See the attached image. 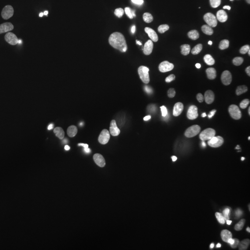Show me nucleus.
<instances>
[{
	"label": "nucleus",
	"mask_w": 250,
	"mask_h": 250,
	"mask_svg": "<svg viewBox=\"0 0 250 250\" xmlns=\"http://www.w3.org/2000/svg\"><path fill=\"white\" fill-rule=\"evenodd\" d=\"M28 20L21 10H13L6 17L3 23V33L9 39H16L27 30Z\"/></svg>",
	"instance_id": "2"
},
{
	"label": "nucleus",
	"mask_w": 250,
	"mask_h": 250,
	"mask_svg": "<svg viewBox=\"0 0 250 250\" xmlns=\"http://www.w3.org/2000/svg\"><path fill=\"white\" fill-rule=\"evenodd\" d=\"M42 84H43L42 81L37 80V82H36V85H37V86H42Z\"/></svg>",
	"instance_id": "9"
},
{
	"label": "nucleus",
	"mask_w": 250,
	"mask_h": 250,
	"mask_svg": "<svg viewBox=\"0 0 250 250\" xmlns=\"http://www.w3.org/2000/svg\"><path fill=\"white\" fill-rule=\"evenodd\" d=\"M99 250H107V249H105V248H101V249H99Z\"/></svg>",
	"instance_id": "10"
},
{
	"label": "nucleus",
	"mask_w": 250,
	"mask_h": 250,
	"mask_svg": "<svg viewBox=\"0 0 250 250\" xmlns=\"http://www.w3.org/2000/svg\"><path fill=\"white\" fill-rule=\"evenodd\" d=\"M233 250L231 241L230 240H224L221 245V250Z\"/></svg>",
	"instance_id": "6"
},
{
	"label": "nucleus",
	"mask_w": 250,
	"mask_h": 250,
	"mask_svg": "<svg viewBox=\"0 0 250 250\" xmlns=\"http://www.w3.org/2000/svg\"><path fill=\"white\" fill-rule=\"evenodd\" d=\"M9 79L17 87L26 91L36 87L37 82L34 72L21 64L15 65L10 70Z\"/></svg>",
	"instance_id": "3"
},
{
	"label": "nucleus",
	"mask_w": 250,
	"mask_h": 250,
	"mask_svg": "<svg viewBox=\"0 0 250 250\" xmlns=\"http://www.w3.org/2000/svg\"></svg>",
	"instance_id": "11"
},
{
	"label": "nucleus",
	"mask_w": 250,
	"mask_h": 250,
	"mask_svg": "<svg viewBox=\"0 0 250 250\" xmlns=\"http://www.w3.org/2000/svg\"><path fill=\"white\" fill-rule=\"evenodd\" d=\"M97 27V22L96 21H90L89 23L87 24V29L90 31H94Z\"/></svg>",
	"instance_id": "7"
},
{
	"label": "nucleus",
	"mask_w": 250,
	"mask_h": 250,
	"mask_svg": "<svg viewBox=\"0 0 250 250\" xmlns=\"http://www.w3.org/2000/svg\"><path fill=\"white\" fill-rule=\"evenodd\" d=\"M26 49L19 45H11L0 49V68L21 62L27 59Z\"/></svg>",
	"instance_id": "4"
},
{
	"label": "nucleus",
	"mask_w": 250,
	"mask_h": 250,
	"mask_svg": "<svg viewBox=\"0 0 250 250\" xmlns=\"http://www.w3.org/2000/svg\"><path fill=\"white\" fill-rule=\"evenodd\" d=\"M86 30H87V26H85V25H82V26H80V28H79V33L80 34H85V32H86Z\"/></svg>",
	"instance_id": "8"
},
{
	"label": "nucleus",
	"mask_w": 250,
	"mask_h": 250,
	"mask_svg": "<svg viewBox=\"0 0 250 250\" xmlns=\"http://www.w3.org/2000/svg\"><path fill=\"white\" fill-rule=\"evenodd\" d=\"M248 26H249V21L243 16L233 17L231 19V21L229 22L230 30L237 36L243 35L245 33V31L247 30Z\"/></svg>",
	"instance_id": "5"
},
{
	"label": "nucleus",
	"mask_w": 250,
	"mask_h": 250,
	"mask_svg": "<svg viewBox=\"0 0 250 250\" xmlns=\"http://www.w3.org/2000/svg\"><path fill=\"white\" fill-rule=\"evenodd\" d=\"M218 86L227 96L237 99L244 105L250 104V76L238 64H230L218 75Z\"/></svg>",
	"instance_id": "1"
}]
</instances>
